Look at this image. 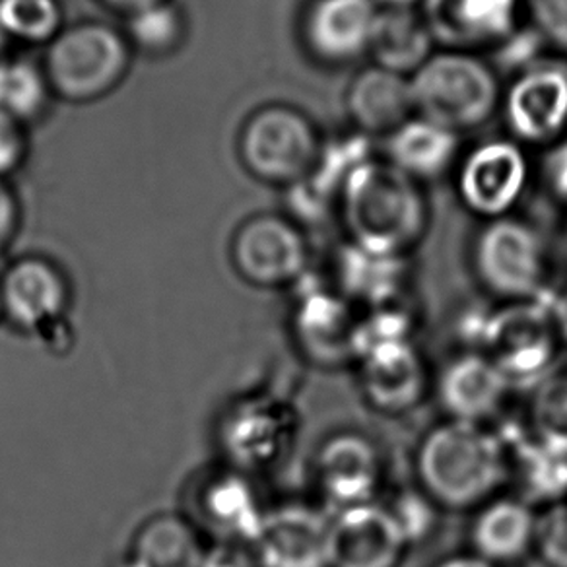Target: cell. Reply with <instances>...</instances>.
I'll list each match as a JSON object with an SVG mask.
<instances>
[{
	"instance_id": "obj_1",
	"label": "cell",
	"mask_w": 567,
	"mask_h": 567,
	"mask_svg": "<svg viewBox=\"0 0 567 567\" xmlns=\"http://www.w3.org/2000/svg\"><path fill=\"white\" fill-rule=\"evenodd\" d=\"M414 471L440 509L476 512L509 481V447L486 424L445 420L422 435Z\"/></svg>"
},
{
	"instance_id": "obj_2",
	"label": "cell",
	"mask_w": 567,
	"mask_h": 567,
	"mask_svg": "<svg viewBox=\"0 0 567 567\" xmlns=\"http://www.w3.org/2000/svg\"><path fill=\"white\" fill-rule=\"evenodd\" d=\"M339 214L348 241L385 255L409 257L430 226L420 183L386 159L371 158L355 167L340 193Z\"/></svg>"
},
{
	"instance_id": "obj_3",
	"label": "cell",
	"mask_w": 567,
	"mask_h": 567,
	"mask_svg": "<svg viewBox=\"0 0 567 567\" xmlns=\"http://www.w3.org/2000/svg\"><path fill=\"white\" fill-rule=\"evenodd\" d=\"M133 49L117 25L80 20L45 45L41 69L59 100L94 103L115 92L133 63Z\"/></svg>"
},
{
	"instance_id": "obj_4",
	"label": "cell",
	"mask_w": 567,
	"mask_h": 567,
	"mask_svg": "<svg viewBox=\"0 0 567 567\" xmlns=\"http://www.w3.org/2000/svg\"><path fill=\"white\" fill-rule=\"evenodd\" d=\"M420 117L455 133L484 125L499 103L496 71L468 51L434 53L410 76Z\"/></svg>"
},
{
	"instance_id": "obj_5",
	"label": "cell",
	"mask_w": 567,
	"mask_h": 567,
	"mask_svg": "<svg viewBox=\"0 0 567 567\" xmlns=\"http://www.w3.org/2000/svg\"><path fill=\"white\" fill-rule=\"evenodd\" d=\"M323 141L313 121L292 105L268 103L245 118L237 156L257 182L290 187L316 166Z\"/></svg>"
},
{
	"instance_id": "obj_6",
	"label": "cell",
	"mask_w": 567,
	"mask_h": 567,
	"mask_svg": "<svg viewBox=\"0 0 567 567\" xmlns=\"http://www.w3.org/2000/svg\"><path fill=\"white\" fill-rule=\"evenodd\" d=\"M561 344L550 316V293L507 303L482 317L478 348L502 370L512 386H536L551 375Z\"/></svg>"
},
{
	"instance_id": "obj_7",
	"label": "cell",
	"mask_w": 567,
	"mask_h": 567,
	"mask_svg": "<svg viewBox=\"0 0 567 567\" xmlns=\"http://www.w3.org/2000/svg\"><path fill=\"white\" fill-rule=\"evenodd\" d=\"M473 268L484 290L517 303L546 290V247L528 221L504 216L488 220L473 241Z\"/></svg>"
},
{
	"instance_id": "obj_8",
	"label": "cell",
	"mask_w": 567,
	"mask_h": 567,
	"mask_svg": "<svg viewBox=\"0 0 567 567\" xmlns=\"http://www.w3.org/2000/svg\"><path fill=\"white\" fill-rule=\"evenodd\" d=\"M298 432L296 412L278 394H245L221 414L216 442L224 465L255 476L278 465Z\"/></svg>"
},
{
	"instance_id": "obj_9",
	"label": "cell",
	"mask_w": 567,
	"mask_h": 567,
	"mask_svg": "<svg viewBox=\"0 0 567 567\" xmlns=\"http://www.w3.org/2000/svg\"><path fill=\"white\" fill-rule=\"evenodd\" d=\"M229 260L237 276L252 288H296L308 276V239L286 214H255L234 231Z\"/></svg>"
},
{
	"instance_id": "obj_10",
	"label": "cell",
	"mask_w": 567,
	"mask_h": 567,
	"mask_svg": "<svg viewBox=\"0 0 567 567\" xmlns=\"http://www.w3.org/2000/svg\"><path fill=\"white\" fill-rule=\"evenodd\" d=\"M0 300L4 319L38 339L41 332L69 319L71 282L53 260L25 255L0 272Z\"/></svg>"
},
{
	"instance_id": "obj_11",
	"label": "cell",
	"mask_w": 567,
	"mask_h": 567,
	"mask_svg": "<svg viewBox=\"0 0 567 567\" xmlns=\"http://www.w3.org/2000/svg\"><path fill=\"white\" fill-rule=\"evenodd\" d=\"M528 159L517 142H482L466 154L457 175L461 203L484 220L509 216L527 189Z\"/></svg>"
},
{
	"instance_id": "obj_12",
	"label": "cell",
	"mask_w": 567,
	"mask_h": 567,
	"mask_svg": "<svg viewBox=\"0 0 567 567\" xmlns=\"http://www.w3.org/2000/svg\"><path fill=\"white\" fill-rule=\"evenodd\" d=\"M383 476V453L360 432H337L317 450L313 481L331 513L375 502Z\"/></svg>"
},
{
	"instance_id": "obj_13",
	"label": "cell",
	"mask_w": 567,
	"mask_h": 567,
	"mask_svg": "<svg viewBox=\"0 0 567 567\" xmlns=\"http://www.w3.org/2000/svg\"><path fill=\"white\" fill-rule=\"evenodd\" d=\"M189 502L187 517L213 543H252L267 513L251 476L226 465L195 481Z\"/></svg>"
},
{
	"instance_id": "obj_14",
	"label": "cell",
	"mask_w": 567,
	"mask_h": 567,
	"mask_svg": "<svg viewBox=\"0 0 567 567\" xmlns=\"http://www.w3.org/2000/svg\"><path fill=\"white\" fill-rule=\"evenodd\" d=\"M331 512L301 502L267 509L252 550L259 567H329Z\"/></svg>"
},
{
	"instance_id": "obj_15",
	"label": "cell",
	"mask_w": 567,
	"mask_h": 567,
	"mask_svg": "<svg viewBox=\"0 0 567 567\" xmlns=\"http://www.w3.org/2000/svg\"><path fill=\"white\" fill-rule=\"evenodd\" d=\"M371 158L368 134L355 131L350 136L323 142L311 172L301 182L286 187V216L300 228L329 220V216L339 210L340 193L350 174Z\"/></svg>"
},
{
	"instance_id": "obj_16",
	"label": "cell",
	"mask_w": 567,
	"mask_h": 567,
	"mask_svg": "<svg viewBox=\"0 0 567 567\" xmlns=\"http://www.w3.org/2000/svg\"><path fill=\"white\" fill-rule=\"evenodd\" d=\"M378 0H311L301 18V40L319 63L350 64L370 53Z\"/></svg>"
},
{
	"instance_id": "obj_17",
	"label": "cell",
	"mask_w": 567,
	"mask_h": 567,
	"mask_svg": "<svg viewBox=\"0 0 567 567\" xmlns=\"http://www.w3.org/2000/svg\"><path fill=\"white\" fill-rule=\"evenodd\" d=\"M355 324L354 306L337 288L321 286L300 290L290 319L296 347L321 368L354 360Z\"/></svg>"
},
{
	"instance_id": "obj_18",
	"label": "cell",
	"mask_w": 567,
	"mask_h": 567,
	"mask_svg": "<svg viewBox=\"0 0 567 567\" xmlns=\"http://www.w3.org/2000/svg\"><path fill=\"white\" fill-rule=\"evenodd\" d=\"M505 121L525 144L558 142L567 128V71L538 63L520 72L504 100Z\"/></svg>"
},
{
	"instance_id": "obj_19",
	"label": "cell",
	"mask_w": 567,
	"mask_h": 567,
	"mask_svg": "<svg viewBox=\"0 0 567 567\" xmlns=\"http://www.w3.org/2000/svg\"><path fill=\"white\" fill-rule=\"evenodd\" d=\"M512 389L502 370L481 350L451 358L434 381L435 401L445 420L468 424H486L496 416Z\"/></svg>"
},
{
	"instance_id": "obj_20",
	"label": "cell",
	"mask_w": 567,
	"mask_h": 567,
	"mask_svg": "<svg viewBox=\"0 0 567 567\" xmlns=\"http://www.w3.org/2000/svg\"><path fill=\"white\" fill-rule=\"evenodd\" d=\"M355 363L363 399L385 416H401L416 409L432 385L424 355L414 342L375 348Z\"/></svg>"
},
{
	"instance_id": "obj_21",
	"label": "cell",
	"mask_w": 567,
	"mask_h": 567,
	"mask_svg": "<svg viewBox=\"0 0 567 567\" xmlns=\"http://www.w3.org/2000/svg\"><path fill=\"white\" fill-rule=\"evenodd\" d=\"M409 546L378 502L331 513L329 567H399Z\"/></svg>"
},
{
	"instance_id": "obj_22",
	"label": "cell",
	"mask_w": 567,
	"mask_h": 567,
	"mask_svg": "<svg viewBox=\"0 0 567 567\" xmlns=\"http://www.w3.org/2000/svg\"><path fill=\"white\" fill-rule=\"evenodd\" d=\"M422 14L434 41L455 51L497 43L519 25V0H425Z\"/></svg>"
},
{
	"instance_id": "obj_23",
	"label": "cell",
	"mask_w": 567,
	"mask_h": 567,
	"mask_svg": "<svg viewBox=\"0 0 567 567\" xmlns=\"http://www.w3.org/2000/svg\"><path fill=\"white\" fill-rule=\"evenodd\" d=\"M538 512L520 496H496L474 512L471 551L497 567H509L535 551Z\"/></svg>"
},
{
	"instance_id": "obj_24",
	"label": "cell",
	"mask_w": 567,
	"mask_h": 567,
	"mask_svg": "<svg viewBox=\"0 0 567 567\" xmlns=\"http://www.w3.org/2000/svg\"><path fill=\"white\" fill-rule=\"evenodd\" d=\"M344 105L355 131L368 136H386L416 115L409 76L378 64L355 74L348 86Z\"/></svg>"
},
{
	"instance_id": "obj_25",
	"label": "cell",
	"mask_w": 567,
	"mask_h": 567,
	"mask_svg": "<svg viewBox=\"0 0 567 567\" xmlns=\"http://www.w3.org/2000/svg\"><path fill=\"white\" fill-rule=\"evenodd\" d=\"M334 272L337 290L352 306L379 308L401 300L409 280V257L370 251L348 241L337 252Z\"/></svg>"
},
{
	"instance_id": "obj_26",
	"label": "cell",
	"mask_w": 567,
	"mask_h": 567,
	"mask_svg": "<svg viewBox=\"0 0 567 567\" xmlns=\"http://www.w3.org/2000/svg\"><path fill=\"white\" fill-rule=\"evenodd\" d=\"M461 151V134L414 115L385 136V159L414 182L447 174Z\"/></svg>"
},
{
	"instance_id": "obj_27",
	"label": "cell",
	"mask_w": 567,
	"mask_h": 567,
	"mask_svg": "<svg viewBox=\"0 0 567 567\" xmlns=\"http://www.w3.org/2000/svg\"><path fill=\"white\" fill-rule=\"evenodd\" d=\"M206 546L187 515L159 513L136 530L123 567H203Z\"/></svg>"
},
{
	"instance_id": "obj_28",
	"label": "cell",
	"mask_w": 567,
	"mask_h": 567,
	"mask_svg": "<svg viewBox=\"0 0 567 567\" xmlns=\"http://www.w3.org/2000/svg\"><path fill=\"white\" fill-rule=\"evenodd\" d=\"M370 55L386 71L412 76L434 55V38L424 17L414 9L379 10Z\"/></svg>"
},
{
	"instance_id": "obj_29",
	"label": "cell",
	"mask_w": 567,
	"mask_h": 567,
	"mask_svg": "<svg viewBox=\"0 0 567 567\" xmlns=\"http://www.w3.org/2000/svg\"><path fill=\"white\" fill-rule=\"evenodd\" d=\"M507 447L509 478L519 484L523 499L543 507L567 499V447L543 442L533 434L515 445L507 442Z\"/></svg>"
},
{
	"instance_id": "obj_30",
	"label": "cell",
	"mask_w": 567,
	"mask_h": 567,
	"mask_svg": "<svg viewBox=\"0 0 567 567\" xmlns=\"http://www.w3.org/2000/svg\"><path fill=\"white\" fill-rule=\"evenodd\" d=\"M53 92L41 63L14 55L0 63V111L9 113L25 126L48 115Z\"/></svg>"
},
{
	"instance_id": "obj_31",
	"label": "cell",
	"mask_w": 567,
	"mask_h": 567,
	"mask_svg": "<svg viewBox=\"0 0 567 567\" xmlns=\"http://www.w3.org/2000/svg\"><path fill=\"white\" fill-rule=\"evenodd\" d=\"M134 53L162 59L175 55L187 38V17L175 0H164L125 18L121 28Z\"/></svg>"
},
{
	"instance_id": "obj_32",
	"label": "cell",
	"mask_w": 567,
	"mask_h": 567,
	"mask_svg": "<svg viewBox=\"0 0 567 567\" xmlns=\"http://www.w3.org/2000/svg\"><path fill=\"white\" fill-rule=\"evenodd\" d=\"M0 28L12 43L49 45L64 28L61 0H0Z\"/></svg>"
},
{
	"instance_id": "obj_33",
	"label": "cell",
	"mask_w": 567,
	"mask_h": 567,
	"mask_svg": "<svg viewBox=\"0 0 567 567\" xmlns=\"http://www.w3.org/2000/svg\"><path fill=\"white\" fill-rule=\"evenodd\" d=\"M528 420L535 437L567 447V373H551L535 386Z\"/></svg>"
},
{
	"instance_id": "obj_34",
	"label": "cell",
	"mask_w": 567,
	"mask_h": 567,
	"mask_svg": "<svg viewBox=\"0 0 567 567\" xmlns=\"http://www.w3.org/2000/svg\"><path fill=\"white\" fill-rule=\"evenodd\" d=\"M394 525L401 530L406 546H420L434 538L440 527V505L425 494L420 486L402 488L394 492L393 497L383 504Z\"/></svg>"
},
{
	"instance_id": "obj_35",
	"label": "cell",
	"mask_w": 567,
	"mask_h": 567,
	"mask_svg": "<svg viewBox=\"0 0 567 567\" xmlns=\"http://www.w3.org/2000/svg\"><path fill=\"white\" fill-rule=\"evenodd\" d=\"M535 551L546 567H567V499L538 513Z\"/></svg>"
},
{
	"instance_id": "obj_36",
	"label": "cell",
	"mask_w": 567,
	"mask_h": 567,
	"mask_svg": "<svg viewBox=\"0 0 567 567\" xmlns=\"http://www.w3.org/2000/svg\"><path fill=\"white\" fill-rule=\"evenodd\" d=\"M530 25L551 43L567 51V0H525Z\"/></svg>"
},
{
	"instance_id": "obj_37",
	"label": "cell",
	"mask_w": 567,
	"mask_h": 567,
	"mask_svg": "<svg viewBox=\"0 0 567 567\" xmlns=\"http://www.w3.org/2000/svg\"><path fill=\"white\" fill-rule=\"evenodd\" d=\"M543 35L536 32L535 28L530 25L527 30L517 28L515 32L509 33L502 43H497L496 53L499 64H504L507 69H515V71L525 72L538 64V53L543 49Z\"/></svg>"
},
{
	"instance_id": "obj_38",
	"label": "cell",
	"mask_w": 567,
	"mask_h": 567,
	"mask_svg": "<svg viewBox=\"0 0 567 567\" xmlns=\"http://www.w3.org/2000/svg\"><path fill=\"white\" fill-rule=\"evenodd\" d=\"M28 156V126L0 111V179H9L24 166Z\"/></svg>"
},
{
	"instance_id": "obj_39",
	"label": "cell",
	"mask_w": 567,
	"mask_h": 567,
	"mask_svg": "<svg viewBox=\"0 0 567 567\" xmlns=\"http://www.w3.org/2000/svg\"><path fill=\"white\" fill-rule=\"evenodd\" d=\"M22 224V206L9 179H0V257L9 251Z\"/></svg>"
},
{
	"instance_id": "obj_40",
	"label": "cell",
	"mask_w": 567,
	"mask_h": 567,
	"mask_svg": "<svg viewBox=\"0 0 567 567\" xmlns=\"http://www.w3.org/2000/svg\"><path fill=\"white\" fill-rule=\"evenodd\" d=\"M203 567H259L252 543H210Z\"/></svg>"
},
{
	"instance_id": "obj_41",
	"label": "cell",
	"mask_w": 567,
	"mask_h": 567,
	"mask_svg": "<svg viewBox=\"0 0 567 567\" xmlns=\"http://www.w3.org/2000/svg\"><path fill=\"white\" fill-rule=\"evenodd\" d=\"M544 179L551 195L567 203V138L551 144L544 158Z\"/></svg>"
},
{
	"instance_id": "obj_42",
	"label": "cell",
	"mask_w": 567,
	"mask_h": 567,
	"mask_svg": "<svg viewBox=\"0 0 567 567\" xmlns=\"http://www.w3.org/2000/svg\"><path fill=\"white\" fill-rule=\"evenodd\" d=\"M550 316L561 344H567V286L559 292L550 293Z\"/></svg>"
},
{
	"instance_id": "obj_43",
	"label": "cell",
	"mask_w": 567,
	"mask_h": 567,
	"mask_svg": "<svg viewBox=\"0 0 567 567\" xmlns=\"http://www.w3.org/2000/svg\"><path fill=\"white\" fill-rule=\"evenodd\" d=\"M432 567H497L489 564L486 559L478 558L473 551H463V554H451L445 558L435 561Z\"/></svg>"
},
{
	"instance_id": "obj_44",
	"label": "cell",
	"mask_w": 567,
	"mask_h": 567,
	"mask_svg": "<svg viewBox=\"0 0 567 567\" xmlns=\"http://www.w3.org/2000/svg\"><path fill=\"white\" fill-rule=\"evenodd\" d=\"M100 2L105 9L113 10V12L126 18L134 14V12H138V10L148 9L152 4L164 2V0H100Z\"/></svg>"
},
{
	"instance_id": "obj_45",
	"label": "cell",
	"mask_w": 567,
	"mask_h": 567,
	"mask_svg": "<svg viewBox=\"0 0 567 567\" xmlns=\"http://www.w3.org/2000/svg\"><path fill=\"white\" fill-rule=\"evenodd\" d=\"M12 48H14V43H12L9 35L4 33V30L0 28V63H2V61H7L9 56L14 55Z\"/></svg>"
},
{
	"instance_id": "obj_46",
	"label": "cell",
	"mask_w": 567,
	"mask_h": 567,
	"mask_svg": "<svg viewBox=\"0 0 567 567\" xmlns=\"http://www.w3.org/2000/svg\"><path fill=\"white\" fill-rule=\"evenodd\" d=\"M420 0H378L379 7L383 9H414Z\"/></svg>"
},
{
	"instance_id": "obj_47",
	"label": "cell",
	"mask_w": 567,
	"mask_h": 567,
	"mask_svg": "<svg viewBox=\"0 0 567 567\" xmlns=\"http://www.w3.org/2000/svg\"><path fill=\"white\" fill-rule=\"evenodd\" d=\"M0 321H4V313H2V300H0Z\"/></svg>"
},
{
	"instance_id": "obj_48",
	"label": "cell",
	"mask_w": 567,
	"mask_h": 567,
	"mask_svg": "<svg viewBox=\"0 0 567 567\" xmlns=\"http://www.w3.org/2000/svg\"><path fill=\"white\" fill-rule=\"evenodd\" d=\"M566 252H567V226H566Z\"/></svg>"
}]
</instances>
